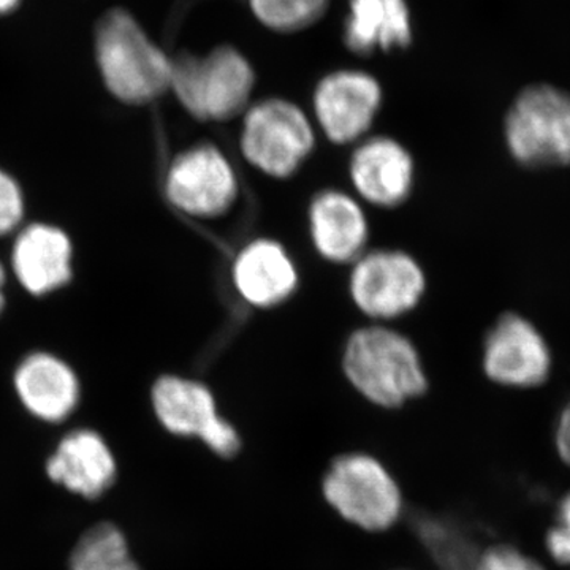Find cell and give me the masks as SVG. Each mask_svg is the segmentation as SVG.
<instances>
[{
    "label": "cell",
    "instance_id": "1",
    "mask_svg": "<svg viewBox=\"0 0 570 570\" xmlns=\"http://www.w3.org/2000/svg\"><path fill=\"white\" fill-rule=\"evenodd\" d=\"M318 494L341 523L363 534H389L406 519L403 483L389 461L370 449L335 453L318 479Z\"/></svg>",
    "mask_w": 570,
    "mask_h": 570
},
{
    "label": "cell",
    "instance_id": "2",
    "mask_svg": "<svg viewBox=\"0 0 570 570\" xmlns=\"http://www.w3.org/2000/svg\"><path fill=\"white\" fill-rule=\"evenodd\" d=\"M343 370L366 403L385 411L404 407L428 390L417 348L387 326H365L352 333L344 348Z\"/></svg>",
    "mask_w": 570,
    "mask_h": 570
},
{
    "label": "cell",
    "instance_id": "3",
    "mask_svg": "<svg viewBox=\"0 0 570 570\" xmlns=\"http://www.w3.org/2000/svg\"><path fill=\"white\" fill-rule=\"evenodd\" d=\"M96 58L108 91L119 102L148 105L170 92L174 56L126 10H111L97 26Z\"/></svg>",
    "mask_w": 570,
    "mask_h": 570
},
{
    "label": "cell",
    "instance_id": "4",
    "mask_svg": "<svg viewBox=\"0 0 570 570\" xmlns=\"http://www.w3.org/2000/svg\"><path fill=\"white\" fill-rule=\"evenodd\" d=\"M257 73L245 52L219 45L205 55L174 56L170 92L184 110L202 122L242 118L254 102Z\"/></svg>",
    "mask_w": 570,
    "mask_h": 570
},
{
    "label": "cell",
    "instance_id": "5",
    "mask_svg": "<svg viewBox=\"0 0 570 570\" xmlns=\"http://www.w3.org/2000/svg\"><path fill=\"white\" fill-rule=\"evenodd\" d=\"M151 406L164 431L197 442L213 459L232 463L245 453L242 430L220 412L216 395L204 382L165 374L154 382Z\"/></svg>",
    "mask_w": 570,
    "mask_h": 570
},
{
    "label": "cell",
    "instance_id": "6",
    "mask_svg": "<svg viewBox=\"0 0 570 570\" xmlns=\"http://www.w3.org/2000/svg\"><path fill=\"white\" fill-rule=\"evenodd\" d=\"M242 119L243 156L250 167L269 178H291L314 151L316 124L294 100H254Z\"/></svg>",
    "mask_w": 570,
    "mask_h": 570
},
{
    "label": "cell",
    "instance_id": "7",
    "mask_svg": "<svg viewBox=\"0 0 570 570\" xmlns=\"http://www.w3.org/2000/svg\"><path fill=\"white\" fill-rule=\"evenodd\" d=\"M505 142L527 167L569 165V94L547 85L524 89L505 118Z\"/></svg>",
    "mask_w": 570,
    "mask_h": 570
},
{
    "label": "cell",
    "instance_id": "8",
    "mask_svg": "<svg viewBox=\"0 0 570 570\" xmlns=\"http://www.w3.org/2000/svg\"><path fill=\"white\" fill-rule=\"evenodd\" d=\"M238 176L223 149L198 142L171 160L165 174V195L179 213L216 219L238 200Z\"/></svg>",
    "mask_w": 570,
    "mask_h": 570
},
{
    "label": "cell",
    "instance_id": "9",
    "mask_svg": "<svg viewBox=\"0 0 570 570\" xmlns=\"http://www.w3.org/2000/svg\"><path fill=\"white\" fill-rule=\"evenodd\" d=\"M384 104L376 75L363 69H336L317 81L313 91V121L326 140L356 145L365 140Z\"/></svg>",
    "mask_w": 570,
    "mask_h": 570
},
{
    "label": "cell",
    "instance_id": "10",
    "mask_svg": "<svg viewBox=\"0 0 570 570\" xmlns=\"http://www.w3.org/2000/svg\"><path fill=\"white\" fill-rule=\"evenodd\" d=\"M422 266L403 250H371L356 258L348 277L352 302L365 316L392 321L417 307L425 294Z\"/></svg>",
    "mask_w": 570,
    "mask_h": 570
},
{
    "label": "cell",
    "instance_id": "11",
    "mask_svg": "<svg viewBox=\"0 0 570 570\" xmlns=\"http://www.w3.org/2000/svg\"><path fill=\"white\" fill-rule=\"evenodd\" d=\"M551 356L546 340L519 314H504L491 328L483 348V370L504 387L532 389L549 377Z\"/></svg>",
    "mask_w": 570,
    "mask_h": 570
},
{
    "label": "cell",
    "instance_id": "12",
    "mask_svg": "<svg viewBox=\"0 0 570 570\" xmlns=\"http://www.w3.org/2000/svg\"><path fill=\"white\" fill-rule=\"evenodd\" d=\"M348 176L360 198L377 208H395L414 187V159L403 142L385 135L356 142Z\"/></svg>",
    "mask_w": 570,
    "mask_h": 570
},
{
    "label": "cell",
    "instance_id": "13",
    "mask_svg": "<svg viewBox=\"0 0 570 570\" xmlns=\"http://www.w3.org/2000/svg\"><path fill=\"white\" fill-rule=\"evenodd\" d=\"M45 471L56 485L91 501L112 489L118 480V461L102 434L80 428L59 441Z\"/></svg>",
    "mask_w": 570,
    "mask_h": 570
},
{
    "label": "cell",
    "instance_id": "14",
    "mask_svg": "<svg viewBox=\"0 0 570 570\" xmlns=\"http://www.w3.org/2000/svg\"><path fill=\"white\" fill-rule=\"evenodd\" d=\"M11 272L31 295L43 296L70 283L73 246L56 225L36 223L17 232L11 249Z\"/></svg>",
    "mask_w": 570,
    "mask_h": 570
},
{
    "label": "cell",
    "instance_id": "15",
    "mask_svg": "<svg viewBox=\"0 0 570 570\" xmlns=\"http://www.w3.org/2000/svg\"><path fill=\"white\" fill-rule=\"evenodd\" d=\"M14 392L22 407L41 422L61 423L80 404V379L61 356L36 352L14 371Z\"/></svg>",
    "mask_w": 570,
    "mask_h": 570
},
{
    "label": "cell",
    "instance_id": "16",
    "mask_svg": "<svg viewBox=\"0 0 570 570\" xmlns=\"http://www.w3.org/2000/svg\"><path fill=\"white\" fill-rule=\"evenodd\" d=\"M232 279L247 305L269 309L295 294L299 276L294 258L281 243L261 238L236 254Z\"/></svg>",
    "mask_w": 570,
    "mask_h": 570
},
{
    "label": "cell",
    "instance_id": "17",
    "mask_svg": "<svg viewBox=\"0 0 570 570\" xmlns=\"http://www.w3.org/2000/svg\"><path fill=\"white\" fill-rule=\"evenodd\" d=\"M309 234L321 257L332 264H354L365 254L370 224L352 195L328 189L309 206Z\"/></svg>",
    "mask_w": 570,
    "mask_h": 570
},
{
    "label": "cell",
    "instance_id": "18",
    "mask_svg": "<svg viewBox=\"0 0 570 570\" xmlns=\"http://www.w3.org/2000/svg\"><path fill=\"white\" fill-rule=\"evenodd\" d=\"M414 40L407 0H348L343 41L355 56L406 50Z\"/></svg>",
    "mask_w": 570,
    "mask_h": 570
},
{
    "label": "cell",
    "instance_id": "19",
    "mask_svg": "<svg viewBox=\"0 0 570 570\" xmlns=\"http://www.w3.org/2000/svg\"><path fill=\"white\" fill-rule=\"evenodd\" d=\"M69 570H142L129 539L110 521L85 532L70 554Z\"/></svg>",
    "mask_w": 570,
    "mask_h": 570
},
{
    "label": "cell",
    "instance_id": "20",
    "mask_svg": "<svg viewBox=\"0 0 570 570\" xmlns=\"http://www.w3.org/2000/svg\"><path fill=\"white\" fill-rule=\"evenodd\" d=\"M254 20L275 33H298L317 24L332 0H246Z\"/></svg>",
    "mask_w": 570,
    "mask_h": 570
},
{
    "label": "cell",
    "instance_id": "21",
    "mask_svg": "<svg viewBox=\"0 0 570 570\" xmlns=\"http://www.w3.org/2000/svg\"><path fill=\"white\" fill-rule=\"evenodd\" d=\"M471 570H547L546 566L531 554L509 543H494L480 550Z\"/></svg>",
    "mask_w": 570,
    "mask_h": 570
},
{
    "label": "cell",
    "instance_id": "22",
    "mask_svg": "<svg viewBox=\"0 0 570 570\" xmlns=\"http://www.w3.org/2000/svg\"><path fill=\"white\" fill-rule=\"evenodd\" d=\"M24 213V194L20 184L0 168V238L20 230Z\"/></svg>",
    "mask_w": 570,
    "mask_h": 570
},
{
    "label": "cell",
    "instance_id": "23",
    "mask_svg": "<svg viewBox=\"0 0 570 570\" xmlns=\"http://www.w3.org/2000/svg\"><path fill=\"white\" fill-rule=\"evenodd\" d=\"M546 550L557 564L570 569V491L558 502L553 524L546 534Z\"/></svg>",
    "mask_w": 570,
    "mask_h": 570
},
{
    "label": "cell",
    "instance_id": "24",
    "mask_svg": "<svg viewBox=\"0 0 570 570\" xmlns=\"http://www.w3.org/2000/svg\"><path fill=\"white\" fill-rule=\"evenodd\" d=\"M554 448L562 463L570 469V403L562 409L554 430Z\"/></svg>",
    "mask_w": 570,
    "mask_h": 570
},
{
    "label": "cell",
    "instance_id": "25",
    "mask_svg": "<svg viewBox=\"0 0 570 570\" xmlns=\"http://www.w3.org/2000/svg\"><path fill=\"white\" fill-rule=\"evenodd\" d=\"M6 284H7V272L6 266L0 262V313L6 307Z\"/></svg>",
    "mask_w": 570,
    "mask_h": 570
},
{
    "label": "cell",
    "instance_id": "26",
    "mask_svg": "<svg viewBox=\"0 0 570 570\" xmlns=\"http://www.w3.org/2000/svg\"><path fill=\"white\" fill-rule=\"evenodd\" d=\"M21 0H0V17L2 14L11 13L18 6H20Z\"/></svg>",
    "mask_w": 570,
    "mask_h": 570
},
{
    "label": "cell",
    "instance_id": "27",
    "mask_svg": "<svg viewBox=\"0 0 570 570\" xmlns=\"http://www.w3.org/2000/svg\"><path fill=\"white\" fill-rule=\"evenodd\" d=\"M389 570H417V569H412V568H393V569H389Z\"/></svg>",
    "mask_w": 570,
    "mask_h": 570
}]
</instances>
